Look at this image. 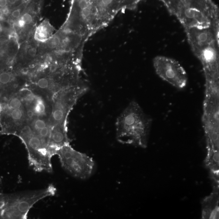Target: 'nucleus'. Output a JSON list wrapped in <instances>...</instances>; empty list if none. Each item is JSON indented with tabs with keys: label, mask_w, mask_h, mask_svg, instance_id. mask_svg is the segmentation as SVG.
<instances>
[{
	"label": "nucleus",
	"mask_w": 219,
	"mask_h": 219,
	"mask_svg": "<svg viewBox=\"0 0 219 219\" xmlns=\"http://www.w3.org/2000/svg\"><path fill=\"white\" fill-rule=\"evenodd\" d=\"M152 121L136 101H131L116 121L117 141L123 144L147 148Z\"/></svg>",
	"instance_id": "1"
},
{
	"label": "nucleus",
	"mask_w": 219,
	"mask_h": 219,
	"mask_svg": "<svg viewBox=\"0 0 219 219\" xmlns=\"http://www.w3.org/2000/svg\"><path fill=\"white\" fill-rule=\"evenodd\" d=\"M171 14L184 29L219 26V8L213 0H178Z\"/></svg>",
	"instance_id": "2"
},
{
	"label": "nucleus",
	"mask_w": 219,
	"mask_h": 219,
	"mask_svg": "<svg viewBox=\"0 0 219 219\" xmlns=\"http://www.w3.org/2000/svg\"><path fill=\"white\" fill-rule=\"evenodd\" d=\"M57 189L51 184L46 188L5 194L2 219H25L36 203L55 194Z\"/></svg>",
	"instance_id": "3"
},
{
	"label": "nucleus",
	"mask_w": 219,
	"mask_h": 219,
	"mask_svg": "<svg viewBox=\"0 0 219 219\" xmlns=\"http://www.w3.org/2000/svg\"><path fill=\"white\" fill-rule=\"evenodd\" d=\"M88 84L84 79L76 84L63 88L56 92L51 101L49 121L51 126L67 125L69 113L78 99L87 92Z\"/></svg>",
	"instance_id": "4"
},
{
	"label": "nucleus",
	"mask_w": 219,
	"mask_h": 219,
	"mask_svg": "<svg viewBox=\"0 0 219 219\" xmlns=\"http://www.w3.org/2000/svg\"><path fill=\"white\" fill-rule=\"evenodd\" d=\"M1 133L16 135L27 122L25 105L18 91L6 95L0 100Z\"/></svg>",
	"instance_id": "5"
},
{
	"label": "nucleus",
	"mask_w": 219,
	"mask_h": 219,
	"mask_svg": "<svg viewBox=\"0 0 219 219\" xmlns=\"http://www.w3.org/2000/svg\"><path fill=\"white\" fill-rule=\"evenodd\" d=\"M63 168L77 178H88L93 173L95 163L85 154L77 151L69 144L61 147L57 152Z\"/></svg>",
	"instance_id": "6"
},
{
	"label": "nucleus",
	"mask_w": 219,
	"mask_h": 219,
	"mask_svg": "<svg viewBox=\"0 0 219 219\" xmlns=\"http://www.w3.org/2000/svg\"><path fill=\"white\" fill-rule=\"evenodd\" d=\"M153 63L156 74L163 80L178 89L184 88L187 86L186 72L177 60L159 55L154 58Z\"/></svg>",
	"instance_id": "7"
},
{
	"label": "nucleus",
	"mask_w": 219,
	"mask_h": 219,
	"mask_svg": "<svg viewBox=\"0 0 219 219\" xmlns=\"http://www.w3.org/2000/svg\"><path fill=\"white\" fill-rule=\"evenodd\" d=\"M44 0H29L23 13L13 26V34L19 44L33 35L38 25Z\"/></svg>",
	"instance_id": "8"
},
{
	"label": "nucleus",
	"mask_w": 219,
	"mask_h": 219,
	"mask_svg": "<svg viewBox=\"0 0 219 219\" xmlns=\"http://www.w3.org/2000/svg\"><path fill=\"white\" fill-rule=\"evenodd\" d=\"M185 31L191 51L197 57L205 48L219 42V26L203 29L186 28Z\"/></svg>",
	"instance_id": "9"
},
{
	"label": "nucleus",
	"mask_w": 219,
	"mask_h": 219,
	"mask_svg": "<svg viewBox=\"0 0 219 219\" xmlns=\"http://www.w3.org/2000/svg\"><path fill=\"white\" fill-rule=\"evenodd\" d=\"M44 57L41 52L40 43L35 40L32 35L20 44L14 66L17 68H32Z\"/></svg>",
	"instance_id": "10"
},
{
	"label": "nucleus",
	"mask_w": 219,
	"mask_h": 219,
	"mask_svg": "<svg viewBox=\"0 0 219 219\" xmlns=\"http://www.w3.org/2000/svg\"><path fill=\"white\" fill-rule=\"evenodd\" d=\"M219 185H214L213 191L202 202V218H219Z\"/></svg>",
	"instance_id": "11"
},
{
	"label": "nucleus",
	"mask_w": 219,
	"mask_h": 219,
	"mask_svg": "<svg viewBox=\"0 0 219 219\" xmlns=\"http://www.w3.org/2000/svg\"><path fill=\"white\" fill-rule=\"evenodd\" d=\"M54 31L49 21L45 19L36 26L33 33V37L37 42L44 43L52 37Z\"/></svg>",
	"instance_id": "12"
},
{
	"label": "nucleus",
	"mask_w": 219,
	"mask_h": 219,
	"mask_svg": "<svg viewBox=\"0 0 219 219\" xmlns=\"http://www.w3.org/2000/svg\"><path fill=\"white\" fill-rule=\"evenodd\" d=\"M3 22V21L0 20V34H1L5 32V27H4V25Z\"/></svg>",
	"instance_id": "13"
}]
</instances>
